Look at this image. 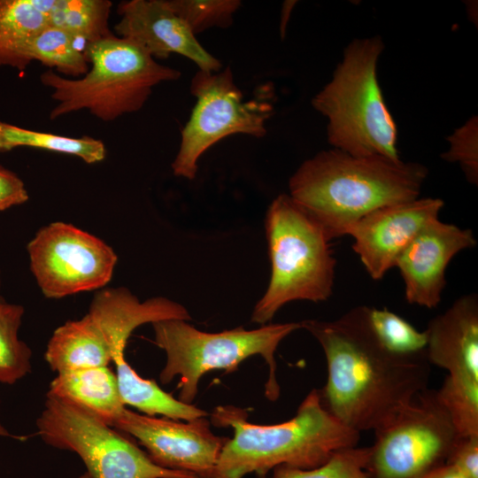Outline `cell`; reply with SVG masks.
<instances>
[{"mask_svg": "<svg viewBox=\"0 0 478 478\" xmlns=\"http://www.w3.org/2000/svg\"><path fill=\"white\" fill-rule=\"evenodd\" d=\"M383 49L379 36L351 41L332 79L314 96L312 105L328 119V141L334 149L357 157L399 161L396 123L376 73Z\"/></svg>", "mask_w": 478, "mask_h": 478, "instance_id": "obj_4", "label": "cell"}, {"mask_svg": "<svg viewBox=\"0 0 478 478\" xmlns=\"http://www.w3.org/2000/svg\"><path fill=\"white\" fill-rule=\"evenodd\" d=\"M418 478H469L452 465L443 463L434 466Z\"/></svg>", "mask_w": 478, "mask_h": 478, "instance_id": "obj_31", "label": "cell"}, {"mask_svg": "<svg viewBox=\"0 0 478 478\" xmlns=\"http://www.w3.org/2000/svg\"><path fill=\"white\" fill-rule=\"evenodd\" d=\"M116 348L111 324L102 315L88 312L81 319L68 320L54 330L44 358L56 373L108 366Z\"/></svg>", "mask_w": 478, "mask_h": 478, "instance_id": "obj_17", "label": "cell"}, {"mask_svg": "<svg viewBox=\"0 0 478 478\" xmlns=\"http://www.w3.org/2000/svg\"><path fill=\"white\" fill-rule=\"evenodd\" d=\"M81 478H89L87 474L81 476Z\"/></svg>", "mask_w": 478, "mask_h": 478, "instance_id": "obj_33", "label": "cell"}, {"mask_svg": "<svg viewBox=\"0 0 478 478\" xmlns=\"http://www.w3.org/2000/svg\"><path fill=\"white\" fill-rule=\"evenodd\" d=\"M28 197L23 181L13 172L0 166V212L25 204Z\"/></svg>", "mask_w": 478, "mask_h": 478, "instance_id": "obj_30", "label": "cell"}, {"mask_svg": "<svg viewBox=\"0 0 478 478\" xmlns=\"http://www.w3.org/2000/svg\"><path fill=\"white\" fill-rule=\"evenodd\" d=\"M368 326L377 340L389 351L400 355L426 352L428 335L419 331L401 316L386 308L365 305Z\"/></svg>", "mask_w": 478, "mask_h": 478, "instance_id": "obj_25", "label": "cell"}, {"mask_svg": "<svg viewBox=\"0 0 478 478\" xmlns=\"http://www.w3.org/2000/svg\"><path fill=\"white\" fill-rule=\"evenodd\" d=\"M151 325L155 343L166 355L159 380L166 384L180 375L178 400L187 405H191L195 399L199 380L207 372L215 369L233 372L253 355H260L266 362L269 375L266 396L276 400L280 387L276 379L275 351L287 335L302 328L301 322H289L263 325L251 330L239 327L207 333L182 320H160Z\"/></svg>", "mask_w": 478, "mask_h": 478, "instance_id": "obj_7", "label": "cell"}, {"mask_svg": "<svg viewBox=\"0 0 478 478\" xmlns=\"http://www.w3.org/2000/svg\"><path fill=\"white\" fill-rule=\"evenodd\" d=\"M265 227L271 278L251 315L262 326L287 303L328 300L336 265L324 228L289 195L281 194L271 203Z\"/></svg>", "mask_w": 478, "mask_h": 478, "instance_id": "obj_6", "label": "cell"}, {"mask_svg": "<svg viewBox=\"0 0 478 478\" xmlns=\"http://www.w3.org/2000/svg\"><path fill=\"white\" fill-rule=\"evenodd\" d=\"M369 458L370 447H351L315 468L279 466L273 469V478H374L366 470Z\"/></svg>", "mask_w": 478, "mask_h": 478, "instance_id": "obj_26", "label": "cell"}, {"mask_svg": "<svg viewBox=\"0 0 478 478\" xmlns=\"http://www.w3.org/2000/svg\"><path fill=\"white\" fill-rule=\"evenodd\" d=\"M24 307L0 303V382L13 384L31 371L32 351L19 337Z\"/></svg>", "mask_w": 478, "mask_h": 478, "instance_id": "obj_24", "label": "cell"}, {"mask_svg": "<svg viewBox=\"0 0 478 478\" xmlns=\"http://www.w3.org/2000/svg\"><path fill=\"white\" fill-rule=\"evenodd\" d=\"M427 176L420 163L333 148L303 162L289 179V195L332 240L376 209L418 198Z\"/></svg>", "mask_w": 478, "mask_h": 478, "instance_id": "obj_2", "label": "cell"}, {"mask_svg": "<svg viewBox=\"0 0 478 478\" xmlns=\"http://www.w3.org/2000/svg\"><path fill=\"white\" fill-rule=\"evenodd\" d=\"M47 395L75 405L111 427L126 409L116 374L108 366L58 373Z\"/></svg>", "mask_w": 478, "mask_h": 478, "instance_id": "obj_18", "label": "cell"}, {"mask_svg": "<svg viewBox=\"0 0 478 478\" xmlns=\"http://www.w3.org/2000/svg\"><path fill=\"white\" fill-rule=\"evenodd\" d=\"M117 12L120 17L114 26L118 36L136 44L154 59L176 53L193 61L201 71L220 70V60L199 43L166 0L123 1Z\"/></svg>", "mask_w": 478, "mask_h": 478, "instance_id": "obj_15", "label": "cell"}, {"mask_svg": "<svg viewBox=\"0 0 478 478\" xmlns=\"http://www.w3.org/2000/svg\"><path fill=\"white\" fill-rule=\"evenodd\" d=\"M212 422L233 428L234 436L223 446L211 478L264 477L279 466L315 468L337 451L357 446L360 437L325 409L317 389L292 419L280 424L250 423L245 410L231 405L215 408Z\"/></svg>", "mask_w": 478, "mask_h": 478, "instance_id": "obj_3", "label": "cell"}, {"mask_svg": "<svg viewBox=\"0 0 478 478\" xmlns=\"http://www.w3.org/2000/svg\"><path fill=\"white\" fill-rule=\"evenodd\" d=\"M19 147L42 149L80 158L87 164L103 161L104 143L90 136L68 137L20 127L0 120V152Z\"/></svg>", "mask_w": 478, "mask_h": 478, "instance_id": "obj_22", "label": "cell"}, {"mask_svg": "<svg viewBox=\"0 0 478 478\" xmlns=\"http://www.w3.org/2000/svg\"><path fill=\"white\" fill-rule=\"evenodd\" d=\"M374 432L366 467L374 478H418L445 463L459 437L436 390L428 389Z\"/></svg>", "mask_w": 478, "mask_h": 478, "instance_id": "obj_10", "label": "cell"}, {"mask_svg": "<svg viewBox=\"0 0 478 478\" xmlns=\"http://www.w3.org/2000/svg\"><path fill=\"white\" fill-rule=\"evenodd\" d=\"M47 26L34 0H0V66L24 71L26 47Z\"/></svg>", "mask_w": 478, "mask_h": 478, "instance_id": "obj_21", "label": "cell"}, {"mask_svg": "<svg viewBox=\"0 0 478 478\" xmlns=\"http://www.w3.org/2000/svg\"><path fill=\"white\" fill-rule=\"evenodd\" d=\"M301 325L326 357L321 403L347 428L374 431L428 389L431 370L426 352L400 355L386 349L368 326L365 305L334 320H306Z\"/></svg>", "mask_w": 478, "mask_h": 478, "instance_id": "obj_1", "label": "cell"}, {"mask_svg": "<svg viewBox=\"0 0 478 478\" xmlns=\"http://www.w3.org/2000/svg\"><path fill=\"white\" fill-rule=\"evenodd\" d=\"M189 89L196 104L181 129L172 169L175 176L193 180L199 158L217 142L235 134L266 135V122L274 114V93L266 84L254 98L244 101L229 66L219 72L198 70Z\"/></svg>", "mask_w": 478, "mask_h": 478, "instance_id": "obj_8", "label": "cell"}, {"mask_svg": "<svg viewBox=\"0 0 478 478\" xmlns=\"http://www.w3.org/2000/svg\"><path fill=\"white\" fill-rule=\"evenodd\" d=\"M27 250L41 291L54 299L104 289L118 261L103 240L62 221L40 228Z\"/></svg>", "mask_w": 478, "mask_h": 478, "instance_id": "obj_11", "label": "cell"}, {"mask_svg": "<svg viewBox=\"0 0 478 478\" xmlns=\"http://www.w3.org/2000/svg\"><path fill=\"white\" fill-rule=\"evenodd\" d=\"M445 463L457 467L469 478H478V436H459Z\"/></svg>", "mask_w": 478, "mask_h": 478, "instance_id": "obj_29", "label": "cell"}, {"mask_svg": "<svg viewBox=\"0 0 478 478\" xmlns=\"http://www.w3.org/2000/svg\"><path fill=\"white\" fill-rule=\"evenodd\" d=\"M48 26L66 31L86 44L113 35L109 28V0H34Z\"/></svg>", "mask_w": 478, "mask_h": 478, "instance_id": "obj_20", "label": "cell"}, {"mask_svg": "<svg viewBox=\"0 0 478 478\" xmlns=\"http://www.w3.org/2000/svg\"><path fill=\"white\" fill-rule=\"evenodd\" d=\"M4 299L3 298V297L1 296V274H0V303L2 301H4Z\"/></svg>", "mask_w": 478, "mask_h": 478, "instance_id": "obj_32", "label": "cell"}, {"mask_svg": "<svg viewBox=\"0 0 478 478\" xmlns=\"http://www.w3.org/2000/svg\"><path fill=\"white\" fill-rule=\"evenodd\" d=\"M429 364L447 371L445 381L478 389V297L458 298L445 312L430 320L426 329Z\"/></svg>", "mask_w": 478, "mask_h": 478, "instance_id": "obj_16", "label": "cell"}, {"mask_svg": "<svg viewBox=\"0 0 478 478\" xmlns=\"http://www.w3.org/2000/svg\"><path fill=\"white\" fill-rule=\"evenodd\" d=\"M112 362L116 366L119 390L125 405H131L149 416L161 414L187 421L208 415L203 409L175 399L154 381L141 377L127 363L125 354L114 356Z\"/></svg>", "mask_w": 478, "mask_h": 478, "instance_id": "obj_19", "label": "cell"}, {"mask_svg": "<svg viewBox=\"0 0 478 478\" xmlns=\"http://www.w3.org/2000/svg\"><path fill=\"white\" fill-rule=\"evenodd\" d=\"M135 437L158 466L211 478L227 437L215 436L205 417L177 422L126 408L113 427Z\"/></svg>", "mask_w": 478, "mask_h": 478, "instance_id": "obj_12", "label": "cell"}, {"mask_svg": "<svg viewBox=\"0 0 478 478\" xmlns=\"http://www.w3.org/2000/svg\"><path fill=\"white\" fill-rule=\"evenodd\" d=\"M450 148L441 157L448 162L459 163L467 181H478V119L473 116L447 137Z\"/></svg>", "mask_w": 478, "mask_h": 478, "instance_id": "obj_28", "label": "cell"}, {"mask_svg": "<svg viewBox=\"0 0 478 478\" xmlns=\"http://www.w3.org/2000/svg\"><path fill=\"white\" fill-rule=\"evenodd\" d=\"M36 428L47 444L76 453L89 478H199L156 465L119 430L51 396L46 395Z\"/></svg>", "mask_w": 478, "mask_h": 478, "instance_id": "obj_9", "label": "cell"}, {"mask_svg": "<svg viewBox=\"0 0 478 478\" xmlns=\"http://www.w3.org/2000/svg\"><path fill=\"white\" fill-rule=\"evenodd\" d=\"M440 198H416L387 205L366 214L347 231L352 248L372 279L378 281L395 267L401 253L422 227L438 218Z\"/></svg>", "mask_w": 478, "mask_h": 478, "instance_id": "obj_13", "label": "cell"}, {"mask_svg": "<svg viewBox=\"0 0 478 478\" xmlns=\"http://www.w3.org/2000/svg\"><path fill=\"white\" fill-rule=\"evenodd\" d=\"M78 42L66 31L47 26L28 42L24 59L27 66L38 61L64 75L81 77L88 73L89 64Z\"/></svg>", "mask_w": 478, "mask_h": 478, "instance_id": "obj_23", "label": "cell"}, {"mask_svg": "<svg viewBox=\"0 0 478 478\" xmlns=\"http://www.w3.org/2000/svg\"><path fill=\"white\" fill-rule=\"evenodd\" d=\"M84 53L90 67L81 78H66L52 70L40 75L57 102L50 120L87 110L101 120H114L141 110L155 86L176 81L181 74L114 35L86 44Z\"/></svg>", "mask_w": 478, "mask_h": 478, "instance_id": "obj_5", "label": "cell"}, {"mask_svg": "<svg viewBox=\"0 0 478 478\" xmlns=\"http://www.w3.org/2000/svg\"><path fill=\"white\" fill-rule=\"evenodd\" d=\"M196 35L211 27L226 28L241 6L238 0H166Z\"/></svg>", "mask_w": 478, "mask_h": 478, "instance_id": "obj_27", "label": "cell"}, {"mask_svg": "<svg viewBox=\"0 0 478 478\" xmlns=\"http://www.w3.org/2000/svg\"><path fill=\"white\" fill-rule=\"evenodd\" d=\"M476 240L471 229L441 221L427 223L404 250L395 267L405 284V296L411 305L436 307L446 285L445 271L452 258L473 248Z\"/></svg>", "mask_w": 478, "mask_h": 478, "instance_id": "obj_14", "label": "cell"}]
</instances>
